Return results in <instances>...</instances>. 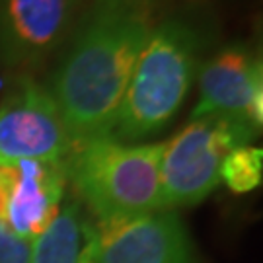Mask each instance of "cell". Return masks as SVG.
I'll return each instance as SVG.
<instances>
[{
	"instance_id": "6da1fadb",
	"label": "cell",
	"mask_w": 263,
	"mask_h": 263,
	"mask_svg": "<svg viewBox=\"0 0 263 263\" xmlns=\"http://www.w3.org/2000/svg\"><path fill=\"white\" fill-rule=\"evenodd\" d=\"M154 10V0L92 6L74 28L47 84L74 144L111 135Z\"/></svg>"
},
{
	"instance_id": "7a4b0ae2",
	"label": "cell",
	"mask_w": 263,
	"mask_h": 263,
	"mask_svg": "<svg viewBox=\"0 0 263 263\" xmlns=\"http://www.w3.org/2000/svg\"><path fill=\"white\" fill-rule=\"evenodd\" d=\"M207 39L205 29L183 16L154 24L133 68L109 139L142 142L170 125L197 78Z\"/></svg>"
},
{
	"instance_id": "3957f363",
	"label": "cell",
	"mask_w": 263,
	"mask_h": 263,
	"mask_svg": "<svg viewBox=\"0 0 263 263\" xmlns=\"http://www.w3.org/2000/svg\"><path fill=\"white\" fill-rule=\"evenodd\" d=\"M162 152L164 142H80L63 160L66 183L96 222L164 211Z\"/></svg>"
},
{
	"instance_id": "277c9868",
	"label": "cell",
	"mask_w": 263,
	"mask_h": 263,
	"mask_svg": "<svg viewBox=\"0 0 263 263\" xmlns=\"http://www.w3.org/2000/svg\"><path fill=\"white\" fill-rule=\"evenodd\" d=\"M252 123L228 115H205L191 121L164 142L160 183L162 209L193 207L203 203L220 181L224 158L257 135Z\"/></svg>"
},
{
	"instance_id": "5b68a950",
	"label": "cell",
	"mask_w": 263,
	"mask_h": 263,
	"mask_svg": "<svg viewBox=\"0 0 263 263\" xmlns=\"http://www.w3.org/2000/svg\"><path fill=\"white\" fill-rule=\"evenodd\" d=\"M74 148L47 84L16 74L0 100V166L24 160H65Z\"/></svg>"
},
{
	"instance_id": "8992f818",
	"label": "cell",
	"mask_w": 263,
	"mask_h": 263,
	"mask_svg": "<svg viewBox=\"0 0 263 263\" xmlns=\"http://www.w3.org/2000/svg\"><path fill=\"white\" fill-rule=\"evenodd\" d=\"M82 0H0V65L29 74L76 28Z\"/></svg>"
},
{
	"instance_id": "52a82bcc",
	"label": "cell",
	"mask_w": 263,
	"mask_h": 263,
	"mask_svg": "<svg viewBox=\"0 0 263 263\" xmlns=\"http://www.w3.org/2000/svg\"><path fill=\"white\" fill-rule=\"evenodd\" d=\"M199 100L191 119L205 115H228L252 123L259 131L263 123L261 57L246 41H230L199 68Z\"/></svg>"
},
{
	"instance_id": "ba28073f",
	"label": "cell",
	"mask_w": 263,
	"mask_h": 263,
	"mask_svg": "<svg viewBox=\"0 0 263 263\" xmlns=\"http://www.w3.org/2000/svg\"><path fill=\"white\" fill-rule=\"evenodd\" d=\"M96 234L100 263H205L174 211L96 222Z\"/></svg>"
},
{
	"instance_id": "9c48e42d",
	"label": "cell",
	"mask_w": 263,
	"mask_h": 263,
	"mask_svg": "<svg viewBox=\"0 0 263 263\" xmlns=\"http://www.w3.org/2000/svg\"><path fill=\"white\" fill-rule=\"evenodd\" d=\"M14 166L16 183L4 220L16 234L35 242L65 203V164L63 160H24Z\"/></svg>"
},
{
	"instance_id": "30bf717a",
	"label": "cell",
	"mask_w": 263,
	"mask_h": 263,
	"mask_svg": "<svg viewBox=\"0 0 263 263\" xmlns=\"http://www.w3.org/2000/svg\"><path fill=\"white\" fill-rule=\"evenodd\" d=\"M33 263H100L96 222L76 201H65L49 228L33 242Z\"/></svg>"
},
{
	"instance_id": "8fae6325",
	"label": "cell",
	"mask_w": 263,
	"mask_h": 263,
	"mask_svg": "<svg viewBox=\"0 0 263 263\" xmlns=\"http://www.w3.org/2000/svg\"><path fill=\"white\" fill-rule=\"evenodd\" d=\"M263 178V151L252 144L234 148L222 162L220 181L234 193L254 191Z\"/></svg>"
},
{
	"instance_id": "7c38bea8",
	"label": "cell",
	"mask_w": 263,
	"mask_h": 263,
	"mask_svg": "<svg viewBox=\"0 0 263 263\" xmlns=\"http://www.w3.org/2000/svg\"><path fill=\"white\" fill-rule=\"evenodd\" d=\"M0 263H33V242L0 220Z\"/></svg>"
},
{
	"instance_id": "4fadbf2b",
	"label": "cell",
	"mask_w": 263,
	"mask_h": 263,
	"mask_svg": "<svg viewBox=\"0 0 263 263\" xmlns=\"http://www.w3.org/2000/svg\"><path fill=\"white\" fill-rule=\"evenodd\" d=\"M16 183V166H0V220L6 218L8 203Z\"/></svg>"
},
{
	"instance_id": "5bb4252c",
	"label": "cell",
	"mask_w": 263,
	"mask_h": 263,
	"mask_svg": "<svg viewBox=\"0 0 263 263\" xmlns=\"http://www.w3.org/2000/svg\"><path fill=\"white\" fill-rule=\"evenodd\" d=\"M115 2H121V0H94V6H105V4H115Z\"/></svg>"
},
{
	"instance_id": "9a60e30c",
	"label": "cell",
	"mask_w": 263,
	"mask_h": 263,
	"mask_svg": "<svg viewBox=\"0 0 263 263\" xmlns=\"http://www.w3.org/2000/svg\"><path fill=\"white\" fill-rule=\"evenodd\" d=\"M154 2H156V0H154Z\"/></svg>"
}]
</instances>
